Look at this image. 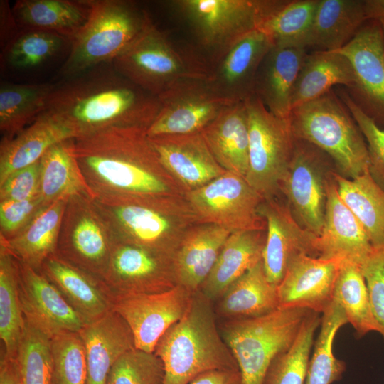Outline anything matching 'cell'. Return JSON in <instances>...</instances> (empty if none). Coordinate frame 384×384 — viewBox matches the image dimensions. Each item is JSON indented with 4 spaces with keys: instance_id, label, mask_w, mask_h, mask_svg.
Returning a JSON list of instances; mask_svg holds the SVG:
<instances>
[{
    "instance_id": "ab89813d",
    "label": "cell",
    "mask_w": 384,
    "mask_h": 384,
    "mask_svg": "<svg viewBox=\"0 0 384 384\" xmlns=\"http://www.w3.org/2000/svg\"><path fill=\"white\" fill-rule=\"evenodd\" d=\"M334 299L342 307L358 337L376 331L384 338V329L373 314L359 265L343 261L336 279Z\"/></svg>"
},
{
    "instance_id": "ee69618b",
    "label": "cell",
    "mask_w": 384,
    "mask_h": 384,
    "mask_svg": "<svg viewBox=\"0 0 384 384\" xmlns=\"http://www.w3.org/2000/svg\"><path fill=\"white\" fill-rule=\"evenodd\" d=\"M16 357L21 384H51V338L26 321Z\"/></svg>"
},
{
    "instance_id": "db71d44e",
    "label": "cell",
    "mask_w": 384,
    "mask_h": 384,
    "mask_svg": "<svg viewBox=\"0 0 384 384\" xmlns=\"http://www.w3.org/2000/svg\"><path fill=\"white\" fill-rule=\"evenodd\" d=\"M0 384H21L17 357H10L1 353Z\"/></svg>"
},
{
    "instance_id": "11a10c76",
    "label": "cell",
    "mask_w": 384,
    "mask_h": 384,
    "mask_svg": "<svg viewBox=\"0 0 384 384\" xmlns=\"http://www.w3.org/2000/svg\"><path fill=\"white\" fill-rule=\"evenodd\" d=\"M367 21H384V0H363Z\"/></svg>"
},
{
    "instance_id": "3957f363",
    "label": "cell",
    "mask_w": 384,
    "mask_h": 384,
    "mask_svg": "<svg viewBox=\"0 0 384 384\" xmlns=\"http://www.w3.org/2000/svg\"><path fill=\"white\" fill-rule=\"evenodd\" d=\"M154 353L164 368V384H189L215 370L238 369L216 324L212 301L193 293L183 316L161 337Z\"/></svg>"
},
{
    "instance_id": "74e56055",
    "label": "cell",
    "mask_w": 384,
    "mask_h": 384,
    "mask_svg": "<svg viewBox=\"0 0 384 384\" xmlns=\"http://www.w3.org/2000/svg\"><path fill=\"white\" fill-rule=\"evenodd\" d=\"M70 139L53 145L41 159L39 196L46 205L74 196L94 198L72 154Z\"/></svg>"
},
{
    "instance_id": "7402d4cb",
    "label": "cell",
    "mask_w": 384,
    "mask_h": 384,
    "mask_svg": "<svg viewBox=\"0 0 384 384\" xmlns=\"http://www.w3.org/2000/svg\"><path fill=\"white\" fill-rule=\"evenodd\" d=\"M161 164L186 193L223 175L201 132L149 137Z\"/></svg>"
},
{
    "instance_id": "8fae6325",
    "label": "cell",
    "mask_w": 384,
    "mask_h": 384,
    "mask_svg": "<svg viewBox=\"0 0 384 384\" xmlns=\"http://www.w3.org/2000/svg\"><path fill=\"white\" fill-rule=\"evenodd\" d=\"M115 238L93 198H68L59 231L55 255L75 267L102 279Z\"/></svg>"
},
{
    "instance_id": "e575fe53",
    "label": "cell",
    "mask_w": 384,
    "mask_h": 384,
    "mask_svg": "<svg viewBox=\"0 0 384 384\" xmlns=\"http://www.w3.org/2000/svg\"><path fill=\"white\" fill-rule=\"evenodd\" d=\"M218 301L217 311L227 319L262 316L279 308L277 286L269 281L262 260L234 282Z\"/></svg>"
},
{
    "instance_id": "8992f818",
    "label": "cell",
    "mask_w": 384,
    "mask_h": 384,
    "mask_svg": "<svg viewBox=\"0 0 384 384\" xmlns=\"http://www.w3.org/2000/svg\"><path fill=\"white\" fill-rule=\"evenodd\" d=\"M88 1L89 18L70 41V52L60 70L64 79L113 63L151 21L146 11L134 2Z\"/></svg>"
},
{
    "instance_id": "7c38bea8",
    "label": "cell",
    "mask_w": 384,
    "mask_h": 384,
    "mask_svg": "<svg viewBox=\"0 0 384 384\" xmlns=\"http://www.w3.org/2000/svg\"><path fill=\"white\" fill-rule=\"evenodd\" d=\"M334 170H336L334 164L325 152L294 137L292 158L280 193L297 223L317 237L324 223L326 182Z\"/></svg>"
},
{
    "instance_id": "f546056e",
    "label": "cell",
    "mask_w": 384,
    "mask_h": 384,
    "mask_svg": "<svg viewBox=\"0 0 384 384\" xmlns=\"http://www.w3.org/2000/svg\"><path fill=\"white\" fill-rule=\"evenodd\" d=\"M266 229L231 233L225 242L201 291L212 302L262 260Z\"/></svg>"
},
{
    "instance_id": "4dcf8cb0",
    "label": "cell",
    "mask_w": 384,
    "mask_h": 384,
    "mask_svg": "<svg viewBox=\"0 0 384 384\" xmlns=\"http://www.w3.org/2000/svg\"><path fill=\"white\" fill-rule=\"evenodd\" d=\"M355 81L353 66L343 54L314 50L307 53L291 95L292 110L315 100L340 85L349 89Z\"/></svg>"
},
{
    "instance_id": "d6a6232c",
    "label": "cell",
    "mask_w": 384,
    "mask_h": 384,
    "mask_svg": "<svg viewBox=\"0 0 384 384\" xmlns=\"http://www.w3.org/2000/svg\"><path fill=\"white\" fill-rule=\"evenodd\" d=\"M11 11L23 30L50 31L70 41L87 23L90 5L88 0H21Z\"/></svg>"
},
{
    "instance_id": "60d3db41",
    "label": "cell",
    "mask_w": 384,
    "mask_h": 384,
    "mask_svg": "<svg viewBox=\"0 0 384 384\" xmlns=\"http://www.w3.org/2000/svg\"><path fill=\"white\" fill-rule=\"evenodd\" d=\"M24 327L17 260L0 245V337L4 344L3 353L17 356Z\"/></svg>"
},
{
    "instance_id": "7dc6e473",
    "label": "cell",
    "mask_w": 384,
    "mask_h": 384,
    "mask_svg": "<svg viewBox=\"0 0 384 384\" xmlns=\"http://www.w3.org/2000/svg\"><path fill=\"white\" fill-rule=\"evenodd\" d=\"M164 375L159 357L135 348L115 362L105 384H164Z\"/></svg>"
},
{
    "instance_id": "cb8c5ba5",
    "label": "cell",
    "mask_w": 384,
    "mask_h": 384,
    "mask_svg": "<svg viewBox=\"0 0 384 384\" xmlns=\"http://www.w3.org/2000/svg\"><path fill=\"white\" fill-rule=\"evenodd\" d=\"M39 272L56 287L84 325L114 309V298L102 280L75 267L55 254L44 261Z\"/></svg>"
},
{
    "instance_id": "7bdbcfd3",
    "label": "cell",
    "mask_w": 384,
    "mask_h": 384,
    "mask_svg": "<svg viewBox=\"0 0 384 384\" xmlns=\"http://www.w3.org/2000/svg\"><path fill=\"white\" fill-rule=\"evenodd\" d=\"M319 313L311 312L303 322L291 347L270 366L262 384H304L315 332L321 324Z\"/></svg>"
},
{
    "instance_id": "30bf717a",
    "label": "cell",
    "mask_w": 384,
    "mask_h": 384,
    "mask_svg": "<svg viewBox=\"0 0 384 384\" xmlns=\"http://www.w3.org/2000/svg\"><path fill=\"white\" fill-rule=\"evenodd\" d=\"M268 0H178L173 9L197 42L215 59L244 36L257 30Z\"/></svg>"
},
{
    "instance_id": "2e32d148",
    "label": "cell",
    "mask_w": 384,
    "mask_h": 384,
    "mask_svg": "<svg viewBox=\"0 0 384 384\" xmlns=\"http://www.w3.org/2000/svg\"><path fill=\"white\" fill-rule=\"evenodd\" d=\"M102 280L114 300L130 294L163 292L177 285L171 257L116 240Z\"/></svg>"
},
{
    "instance_id": "c3c4849f",
    "label": "cell",
    "mask_w": 384,
    "mask_h": 384,
    "mask_svg": "<svg viewBox=\"0 0 384 384\" xmlns=\"http://www.w3.org/2000/svg\"><path fill=\"white\" fill-rule=\"evenodd\" d=\"M336 93L347 106L364 137L368 153L369 173L384 190V129L361 111L346 90L340 89Z\"/></svg>"
},
{
    "instance_id": "d4e9b609",
    "label": "cell",
    "mask_w": 384,
    "mask_h": 384,
    "mask_svg": "<svg viewBox=\"0 0 384 384\" xmlns=\"http://www.w3.org/2000/svg\"><path fill=\"white\" fill-rule=\"evenodd\" d=\"M78 333L85 350L86 384H105L115 362L124 353L136 348L130 328L114 309L101 319L85 324Z\"/></svg>"
},
{
    "instance_id": "836d02e7",
    "label": "cell",
    "mask_w": 384,
    "mask_h": 384,
    "mask_svg": "<svg viewBox=\"0 0 384 384\" xmlns=\"http://www.w3.org/2000/svg\"><path fill=\"white\" fill-rule=\"evenodd\" d=\"M67 200H57L43 208L15 237L0 239V245L18 260L40 271L44 261L55 253Z\"/></svg>"
},
{
    "instance_id": "d590c367",
    "label": "cell",
    "mask_w": 384,
    "mask_h": 384,
    "mask_svg": "<svg viewBox=\"0 0 384 384\" xmlns=\"http://www.w3.org/2000/svg\"><path fill=\"white\" fill-rule=\"evenodd\" d=\"M319 0H269L257 30L273 46L306 48Z\"/></svg>"
},
{
    "instance_id": "f5cc1de1",
    "label": "cell",
    "mask_w": 384,
    "mask_h": 384,
    "mask_svg": "<svg viewBox=\"0 0 384 384\" xmlns=\"http://www.w3.org/2000/svg\"><path fill=\"white\" fill-rule=\"evenodd\" d=\"M189 384H242V380L239 369H225L204 373Z\"/></svg>"
},
{
    "instance_id": "52a82bcc",
    "label": "cell",
    "mask_w": 384,
    "mask_h": 384,
    "mask_svg": "<svg viewBox=\"0 0 384 384\" xmlns=\"http://www.w3.org/2000/svg\"><path fill=\"white\" fill-rule=\"evenodd\" d=\"M112 64L120 75L156 97L181 82L207 79L208 75L204 57L174 43L152 21Z\"/></svg>"
},
{
    "instance_id": "7a4b0ae2",
    "label": "cell",
    "mask_w": 384,
    "mask_h": 384,
    "mask_svg": "<svg viewBox=\"0 0 384 384\" xmlns=\"http://www.w3.org/2000/svg\"><path fill=\"white\" fill-rule=\"evenodd\" d=\"M160 107L158 97L123 77L112 63L54 84L44 112L78 137L114 127L147 130Z\"/></svg>"
},
{
    "instance_id": "ffe728a7",
    "label": "cell",
    "mask_w": 384,
    "mask_h": 384,
    "mask_svg": "<svg viewBox=\"0 0 384 384\" xmlns=\"http://www.w3.org/2000/svg\"><path fill=\"white\" fill-rule=\"evenodd\" d=\"M272 46L262 32L252 31L208 63V81L225 97L236 102L246 100L253 95L257 70Z\"/></svg>"
},
{
    "instance_id": "1f68e13d",
    "label": "cell",
    "mask_w": 384,
    "mask_h": 384,
    "mask_svg": "<svg viewBox=\"0 0 384 384\" xmlns=\"http://www.w3.org/2000/svg\"><path fill=\"white\" fill-rule=\"evenodd\" d=\"M366 21L363 0H319L306 48L337 50L354 37Z\"/></svg>"
},
{
    "instance_id": "5b68a950",
    "label": "cell",
    "mask_w": 384,
    "mask_h": 384,
    "mask_svg": "<svg viewBox=\"0 0 384 384\" xmlns=\"http://www.w3.org/2000/svg\"><path fill=\"white\" fill-rule=\"evenodd\" d=\"M289 124L294 137L325 152L342 176L353 179L368 171L364 137L347 106L333 89L292 109Z\"/></svg>"
},
{
    "instance_id": "f35d334b",
    "label": "cell",
    "mask_w": 384,
    "mask_h": 384,
    "mask_svg": "<svg viewBox=\"0 0 384 384\" xmlns=\"http://www.w3.org/2000/svg\"><path fill=\"white\" fill-rule=\"evenodd\" d=\"M54 84H4L0 89V130L11 139L30 125L47 106Z\"/></svg>"
},
{
    "instance_id": "816d5d0a",
    "label": "cell",
    "mask_w": 384,
    "mask_h": 384,
    "mask_svg": "<svg viewBox=\"0 0 384 384\" xmlns=\"http://www.w3.org/2000/svg\"><path fill=\"white\" fill-rule=\"evenodd\" d=\"M41 160L17 170L0 183V201L27 200L39 196Z\"/></svg>"
},
{
    "instance_id": "8d00e7d4",
    "label": "cell",
    "mask_w": 384,
    "mask_h": 384,
    "mask_svg": "<svg viewBox=\"0 0 384 384\" xmlns=\"http://www.w3.org/2000/svg\"><path fill=\"white\" fill-rule=\"evenodd\" d=\"M332 176L340 197L361 223L373 247H384V190L369 171L353 179L336 170Z\"/></svg>"
},
{
    "instance_id": "f6af8a7d",
    "label": "cell",
    "mask_w": 384,
    "mask_h": 384,
    "mask_svg": "<svg viewBox=\"0 0 384 384\" xmlns=\"http://www.w3.org/2000/svg\"><path fill=\"white\" fill-rule=\"evenodd\" d=\"M65 41H69L56 33L23 30L6 44L5 57L7 63L14 68H32L53 57Z\"/></svg>"
},
{
    "instance_id": "6da1fadb",
    "label": "cell",
    "mask_w": 384,
    "mask_h": 384,
    "mask_svg": "<svg viewBox=\"0 0 384 384\" xmlns=\"http://www.w3.org/2000/svg\"><path fill=\"white\" fill-rule=\"evenodd\" d=\"M146 129L114 127L70 139L95 197H186L161 164Z\"/></svg>"
},
{
    "instance_id": "ac0fdd59",
    "label": "cell",
    "mask_w": 384,
    "mask_h": 384,
    "mask_svg": "<svg viewBox=\"0 0 384 384\" xmlns=\"http://www.w3.org/2000/svg\"><path fill=\"white\" fill-rule=\"evenodd\" d=\"M266 223L262 262L270 282L278 285L291 260L299 255L318 257L316 238L294 219L287 203L265 199L259 208Z\"/></svg>"
},
{
    "instance_id": "f907efd6",
    "label": "cell",
    "mask_w": 384,
    "mask_h": 384,
    "mask_svg": "<svg viewBox=\"0 0 384 384\" xmlns=\"http://www.w3.org/2000/svg\"><path fill=\"white\" fill-rule=\"evenodd\" d=\"M360 266L373 314L384 329V247H373Z\"/></svg>"
},
{
    "instance_id": "f1b7e54d",
    "label": "cell",
    "mask_w": 384,
    "mask_h": 384,
    "mask_svg": "<svg viewBox=\"0 0 384 384\" xmlns=\"http://www.w3.org/2000/svg\"><path fill=\"white\" fill-rule=\"evenodd\" d=\"M218 163L245 178L249 168V128L245 101L221 112L201 132Z\"/></svg>"
},
{
    "instance_id": "e0dca14e",
    "label": "cell",
    "mask_w": 384,
    "mask_h": 384,
    "mask_svg": "<svg viewBox=\"0 0 384 384\" xmlns=\"http://www.w3.org/2000/svg\"><path fill=\"white\" fill-rule=\"evenodd\" d=\"M193 293L177 284L163 292L118 297L114 309L130 328L136 348L154 353L161 337L186 314Z\"/></svg>"
},
{
    "instance_id": "83f0119b",
    "label": "cell",
    "mask_w": 384,
    "mask_h": 384,
    "mask_svg": "<svg viewBox=\"0 0 384 384\" xmlns=\"http://www.w3.org/2000/svg\"><path fill=\"white\" fill-rule=\"evenodd\" d=\"M75 137L62 122L43 112L11 139H1L0 183L14 171L41 160L53 145Z\"/></svg>"
},
{
    "instance_id": "44dd1931",
    "label": "cell",
    "mask_w": 384,
    "mask_h": 384,
    "mask_svg": "<svg viewBox=\"0 0 384 384\" xmlns=\"http://www.w3.org/2000/svg\"><path fill=\"white\" fill-rule=\"evenodd\" d=\"M17 262L19 297L25 321L50 338L65 331L79 332L84 324L56 287L39 271L18 260Z\"/></svg>"
},
{
    "instance_id": "b9f144b4",
    "label": "cell",
    "mask_w": 384,
    "mask_h": 384,
    "mask_svg": "<svg viewBox=\"0 0 384 384\" xmlns=\"http://www.w3.org/2000/svg\"><path fill=\"white\" fill-rule=\"evenodd\" d=\"M348 323L342 307L334 299L323 312L304 384H331L341 378L346 363L334 355L333 343L338 329Z\"/></svg>"
},
{
    "instance_id": "ba28073f",
    "label": "cell",
    "mask_w": 384,
    "mask_h": 384,
    "mask_svg": "<svg viewBox=\"0 0 384 384\" xmlns=\"http://www.w3.org/2000/svg\"><path fill=\"white\" fill-rule=\"evenodd\" d=\"M311 312L278 308L262 316L223 323L220 334L238 364L242 384H262L272 362L291 347Z\"/></svg>"
},
{
    "instance_id": "4316f807",
    "label": "cell",
    "mask_w": 384,
    "mask_h": 384,
    "mask_svg": "<svg viewBox=\"0 0 384 384\" xmlns=\"http://www.w3.org/2000/svg\"><path fill=\"white\" fill-rule=\"evenodd\" d=\"M230 233L210 223H198L191 226L172 258L176 284L192 292L198 291Z\"/></svg>"
},
{
    "instance_id": "9a60e30c",
    "label": "cell",
    "mask_w": 384,
    "mask_h": 384,
    "mask_svg": "<svg viewBox=\"0 0 384 384\" xmlns=\"http://www.w3.org/2000/svg\"><path fill=\"white\" fill-rule=\"evenodd\" d=\"M351 62L355 81L347 92L355 104L384 129V50L380 21L369 20L343 48L335 50Z\"/></svg>"
},
{
    "instance_id": "484cf974",
    "label": "cell",
    "mask_w": 384,
    "mask_h": 384,
    "mask_svg": "<svg viewBox=\"0 0 384 384\" xmlns=\"http://www.w3.org/2000/svg\"><path fill=\"white\" fill-rule=\"evenodd\" d=\"M306 54L305 48L272 46L259 67L253 95L277 117L289 120L292 90Z\"/></svg>"
},
{
    "instance_id": "603a6c76",
    "label": "cell",
    "mask_w": 384,
    "mask_h": 384,
    "mask_svg": "<svg viewBox=\"0 0 384 384\" xmlns=\"http://www.w3.org/2000/svg\"><path fill=\"white\" fill-rule=\"evenodd\" d=\"M332 172L326 182L324 226L316 238L318 257L361 265L373 246L361 223L340 197Z\"/></svg>"
},
{
    "instance_id": "681fc988",
    "label": "cell",
    "mask_w": 384,
    "mask_h": 384,
    "mask_svg": "<svg viewBox=\"0 0 384 384\" xmlns=\"http://www.w3.org/2000/svg\"><path fill=\"white\" fill-rule=\"evenodd\" d=\"M46 205L40 196L22 201H0V239L18 235Z\"/></svg>"
},
{
    "instance_id": "4fadbf2b",
    "label": "cell",
    "mask_w": 384,
    "mask_h": 384,
    "mask_svg": "<svg viewBox=\"0 0 384 384\" xmlns=\"http://www.w3.org/2000/svg\"><path fill=\"white\" fill-rule=\"evenodd\" d=\"M186 198L199 223L216 225L230 233L266 229L259 213L263 198L235 174L226 171L186 193Z\"/></svg>"
},
{
    "instance_id": "9c48e42d",
    "label": "cell",
    "mask_w": 384,
    "mask_h": 384,
    "mask_svg": "<svg viewBox=\"0 0 384 384\" xmlns=\"http://www.w3.org/2000/svg\"><path fill=\"white\" fill-rule=\"evenodd\" d=\"M245 101L249 128L248 183L263 198L277 197L294 146L289 120L272 114L255 95Z\"/></svg>"
},
{
    "instance_id": "d6986e66",
    "label": "cell",
    "mask_w": 384,
    "mask_h": 384,
    "mask_svg": "<svg viewBox=\"0 0 384 384\" xmlns=\"http://www.w3.org/2000/svg\"><path fill=\"white\" fill-rule=\"evenodd\" d=\"M343 261L307 255L293 258L277 285L279 308H302L323 313L334 300Z\"/></svg>"
},
{
    "instance_id": "277c9868",
    "label": "cell",
    "mask_w": 384,
    "mask_h": 384,
    "mask_svg": "<svg viewBox=\"0 0 384 384\" xmlns=\"http://www.w3.org/2000/svg\"><path fill=\"white\" fill-rule=\"evenodd\" d=\"M117 241L173 258L188 230L199 223L186 197H95Z\"/></svg>"
},
{
    "instance_id": "9f6ffc18",
    "label": "cell",
    "mask_w": 384,
    "mask_h": 384,
    "mask_svg": "<svg viewBox=\"0 0 384 384\" xmlns=\"http://www.w3.org/2000/svg\"><path fill=\"white\" fill-rule=\"evenodd\" d=\"M383 29V50H384V21H380Z\"/></svg>"
},
{
    "instance_id": "bcb514c9",
    "label": "cell",
    "mask_w": 384,
    "mask_h": 384,
    "mask_svg": "<svg viewBox=\"0 0 384 384\" xmlns=\"http://www.w3.org/2000/svg\"><path fill=\"white\" fill-rule=\"evenodd\" d=\"M51 384H86L84 346L78 332L65 331L51 338Z\"/></svg>"
},
{
    "instance_id": "5bb4252c",
    "label": "cell",
    "mask_w": 384,
    "mask_h": 384,
    "mask_svg": "<svg viewBox=\"0 0 384 384\" xmlns=\"http://www.w3.org/2000/svg\"><path fill=\"white\" fill-rule=\"evenodd\" d=\"M158 97L161 107L147 129L149 137L201 132L236 102L219 94L207 79L181 82Z\"/></svg>"
}]
</instances>
